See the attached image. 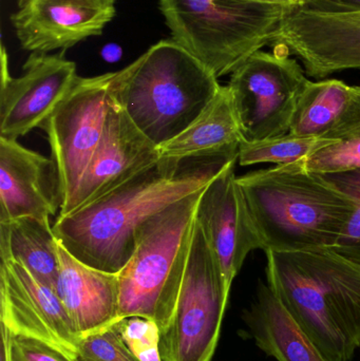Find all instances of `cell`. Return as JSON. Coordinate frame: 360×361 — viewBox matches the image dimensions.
I'll use <instances>...</instances> for the list:
<instances>
[{
	"label": "cell",
	"instance_id": "6da1fadb",
	"mask_svg": "<svg viewBox=\"0 0 360 361\" xmlns=\"http://www.w3.org/2000/svg\"><path fill=\"white\" fill-rule=\"evenodd\" d=\"M239 154L175 160L156 164L107 195L66 216L53 231L61 245L84 264L118 274L132 256L142 227L159 212L209 186Z\"/></svg>",
	"mask_w": 360,
	"mask_h": 361
},
{
	"label": "cell",
	"instance_id": "7a4b0ae2",
	"mask_svg": "<svg viewBox=\"0 0 360 361\" xmlns=\"http://www.w3.org/2000/svg\"><path fill=\"white\" fill-rule=\"evenodd\" d=\"M268 284L327 361L360 348V264L334 250H266Z\"/></svg>",
	"mask_w": 360,
	"mask_h": 361
},
{
	"label": "cell",
	"instance_id": "3957f363",
	"mask_svg": "<svg viewBox=\"0 0 360 361\" xmlns=\"http://www.w3.org/2000/svg\"><path fill=\"white\" fill-rule=\"evenodd\" d=\"M266 250H335L354 202L304 161L237 177Z\"/></svg>",
	"mask_w": 360,
	"mask_h": 361
},
{
	"label": "cell",
	"instance_id": "277c9868",
	"mask_svg": "<svg viewBox=\"0 0 360 361\" xmlns=\"http://www.w3.org/2000/svg\"><path fill=\"white\" fill-rule=\"evenodd\" d=\"M218 78L173 39L152 44L116 72L111 94L154 145L183 133L215 99Z\"/></svg>",
	"mask_w": 360,
	"mask_h": 361
},
{
	"label": "cell",
	"instance_id": "5b68a950",
	"mask_svg": "<svg viewBox=\"0 0 360 361\" xmlns=\"http://www.w3.org/2000/svg\"><path fill=\"white\" fill-rule=\"evenodd\" d=\"M204 189L159 212L142 227L132 256L118 274V322L132 316L148 318L158 324L161 333L168 326L187 267Z\"/></svg>",
	"mask_w": 360,
	"mask_h": 361
},
{
	"label": "cell",
	"instance_id": "8992f818",
	"mask_svg": "<svg viewBox=\"0 0 360 361\" xmlns=\"http://www.w3.org/2000/svg\"><path fill=\"white\" fill-rule=\"evenodd\" d=\"M159 8L171 39L218 78L232 74L251 55L272 44L281 21L292 12L230 0H159Z\"/></svg>",
	"mask_w": 360,
	"mask_h": 361
},
{
	"label": "cell",
	"instance_id": "52a82bcc",
	"mask_svg": "<svg viewBox=\"0 0 360 361\" xmlns=\"http://www.w3.org/2000/svg\"><path fill=\"white\" fill-rule=\"evenodd\" d=\"M230 293L219 262L197 222L177 305L161 333L163 361L213 360Z\"/></svg>",
	"mask_w": 360,
	"mask_h": 361
},
{
	"label": "cell",
	"instance_id": "ba28073f",
	"mask_svg": "<svg viewBox=\"0 0 360 361\" xmlns=\"http://www.w3.org/2000/svg\"><path fill=\"white\" fill-rule=\"evenodd\" d=\"M304 68L283 47L260 50L230 75L232 95L242 141L258 142L290 133L298 99L308 82Z\"/></svg>",
	"mask_w": 360,
	"mask_h": 361
},
{
	"label": "cell",
	"instance_id": "9c48e42d",
	"mask_svg": "<svg viewBox=\"0 0 360 361\" xmlns=\"http://www.w3.org/2000/svg\"><path fill=\"white\" fill-rule=\"evenodd\" d=\"M116 72L77 78L52 114L42 123L61 180L63 214L101 141Z\"/></svg>",
	"mask_w": 360,
	"mask_h": 361
},
{
	"label": "cell",
	"instance_id": "30bf717a",
	"mask_svg": "<svg viewBox=\"0 0 360 361\" xmlns=\"http://www.w3.org/2000/svg\"><path fill=\"white\" fill-rule=\"evenodd\" d=\"M272 44L297 56L311 78L360 69V6L315 0L281 21Z\"/></svg>",
	"mask_w": 360,
	"mask_h": 361
},
{
	"label": "cell",
	"instance_id": "8fae6325",
	"mask_svg": "<svg viewBox=\"0 0 360 361\" xmlns=\"http://www.w3.org/2000/svg\"><path fill=\"white\" fill-rule=\"evenodd\" d=\"M76 65L65 52L29 55L23 73L13 78L6 48H1L0 137L17 141L39 128L65 97L75 78Z\"/></svg>",
	"mask_w": 360,
	"mask_h": 361
},
{
	"label": "cell",
	"instance_id": "7c38bea8",
	"mask_svg": "<svg viewBox=\"0 0 360 361\" xmlns=\"http://www.w3.org/2000/svg\"><path fill=\"white\" fill-rule=\"evenodd\" d=\"M0 320L11 334L42 341L76 361L82 337L56 290L12 260L0 264Z\"/></svg>",
	"mask_w": 360,
	"mask_h": 361
},
{
	"label": "cell",
	"instance_id": "4fadbf2b",
	"mask_svg": "<svg viewBox=\"0 0 360 361\" xmlns=\"http://www.w3.org/2000/svg\"><path fill=\"white\" fill-rule=\"evenodd\" d=\"M116 15V0H17L10 21L23 50L65 52L101 36Z\"/></svg>",
	"mask_w": 360,
	"mask_h": 361
},
{
	"label": "cell",
	"instance_id": "5bb4252c",
	"mask_svg": "<svg viewBox=\"0 0 360 361\" xmlns=\"http://www.w3.org/2000/svg\"><path fill=\"white\" fill-rule=\"evenodd\" d=\"M160 150L110 99L101 141L82 175L66 216L97 201L160 160Z\"/></svg>",
	"mask_w": 360,
	"mask_h": 361
},
{
	"label": "cell",
	"instance_id": "9a60e30c",
	"mask_svg": "<svg viewBox=\"0 0 360 361\" xmlns=\"http://www.w3.org/2000/svg\"><path fill=\"white\" fill-rule=\"evenodd\" d=\"M236 164L203 190L197 210V222L219 262L228 290L249 252L266 250L237 182Z\"/></svg>",
	"mask_w": 360,
	"mask_h": 361
},
{
	"label": "cell",
	"instance_id": "2e32d148",
	"mask_svg": "<svg viewBox=\"0 0 360 361\" xmlns=\"http://www.w3.org/2000/svg\"><path fill=\"white\" fill-rule=\"evenodd\" d=\"M63 204L52 159L0 137V222L33 216L48 219Z\"/></svg>",
	"mask_w": 360,
	"mask_h": 361
},
{
	"label": "cell",
	"instance_id": "e0dca14e",
	"mask_svg": "<svg viewBox=\"0 0 360 361\" xmlns=\"http://www.w3.org/2000/svg\"><path fill=\"white\" fill-rule=\"evenodd\" d=\"M58 257L56 293L78 335L84 337L118 322V274L106 273L84 264L61 242Z\"/></svg>",
	"mask_w": 360,
	"mask_h": 361
},
{
	"label": "cell",
	"instance_id": "ac0fdd59",
	"mask_svg": "<svg viewBox=\"0 0 360 361\" xmlns=\"http://www.w3.org/2000/svg\"><path fill=\"white\" fill-rule=\"evenodd\" d=\"M242 319L257 347L277 361H327L268 284L259 281Z\"/></svg>",
	"mask_w": 360,
	"mask_h": 361
},
{
	"label": "cell",
	"instance_id": "d6986e66",
	"mask_svg": "<svg viewBox=\"0 0 360 361\" xmlns=\"http://www.w3.org/2000/svg\"><path fill=\"white\" fill-rule=\"evenodd\" d=\"M240 125L228 86H221L204 111L178 137L160 146L161 158L187 160L239 154Z\"/></svg>",
	"mask_w": 360,
	"mask_h": 361
},
{
	"label": "cell",
	"instance_id": "ffe728a7",
	"mask_svg": "<svg viewBox=\"0 0 360 361\" xmlns=\"http://www.w3.org/2000/svg\"><path fill=\"white\" fill-rule=\"evenodd\" d=\"M58 239L50 218L23 216L0 222V258L12 260L56 290L59 276Z\"/></svg>",
	"mask_w": 360,
	"mask_h": 361
},
{
	"label": "cell",
	"instance_id": "44dd1931",
	"mask_svg": "<svg viewBox=\"0 0 360 361\" xmlns=\"http://www.w3.org/2000/svg\"><path fill=\"white\" fill-rule=\"evenodd\" d=\"M352 97L353 86L342 80H310L298 99L290 133L321 139L337 126Z\"/></svg>",
	"mask_w": 360,
	"mask_h": 361
},
{
	"label": "cell",
	"instance_id": "7402d4cb",
	"mask_svg": "<svg viewBox=\"0 0 360 361\" xmlns=\"http://www.w3.org/2000/svg\"><path fill=\"white\" fill-rule=\"evenodd\" d=\"M304 165L319 175L360 171L359 86H353L352 101L337 126L321 137L319 145L304 159Z\"/></svg>",
	"mask_w": 360,
	"mask_h": 361
},
{
	"label": "cell",
	"instance_id": "603a6c76",
	"mask_svg": "<svg viewBox=\"0 0 360 361\" xmlns=\"http://www.w3.org/2000/svg\"><path fill=\"white\" fill-rule=\"evenodd\" d=\"M321 142V139L297 137L290 133L283 137L252 143L241 141L238 162L241 166L264 163L283 165L299 162L304 161Z\"/></svg>",
	"mask_w": 360,
	"mask_h": 361
},
{
	"label": "cell",
	"instance_id": "cb8c5ba5",
	"mask_svg": "<svg viewBox=\"0 0 360 361\" xmlns=\"http://www.w3.org/2000/svg\"><path fill=\"white\" fill-rule=\"evenodd\" d=\"M131 353L139 361H163L161 330L154 320L139 316L124 318L113 324Z\"/></svg>",
	"mask_w": 360,
	"mask_h": 361
},
{
	"label": "cell",
	"instance_id": "d4e9b609",
	"mask_svg": "<svg viewBox=\"0 0 360 361\" xmlns=\"http://www.w3.org/2000/svg\"><path fill=\"white\" fill-rule=\"evenodd\" d=\"M325 176L354 202V210L334 250L360 264V171Z\"/></svg>",
	"mask_w": 360,
	"mask_h": 361
},
{
	"label": "cell",
	"instance_id": "484cf974",
	"mask_svg": "<svg viewBox=\"0 0 360 361\" xmlns=\"http://www.w3.org/2000/svg\"><path fill=\"white\" fill-rule=\"evenodd\" d=\"M76 361H139L131 353L116 326L82 337Z\"/></svg>",
	"mask_w": 360,
	"mask_h": 361
},
{
	"label": "cell",
	"instance_id": "4316f807",
	"mask_svg": "<svg viewBox=\"0 0 360 361\" xmlns=\"http://www.w3.org/2000/svg\"><path fill=\"white\" fill-rule=\"evenodd\" d=\"M1 345L8 361H73L42 341L11 334L2 326Z\"/></svg>",
	"mask_w": 360,
	"mask_h": 361
},
{
	"label": "cell",
	"instance_id": "83f0119b",
	"mask_svg": "<svg viewBox=\"0 0 360 361\" xmlns=\"http://www.w3.org/2000/svg\"><path fill=\"white\" fill-rule=\"evenodd\" d=\"M237 4L244 6H275V8H285L293 11L306 8L312 4L315 0H230Z\"/></svg>",
	"mask_w": 360,
	"mask_h": 361
},
{
	"label": "cell",
	"instance_id": "f1b7e54d",
	"mask_svg": "<svg viewBox=\"0 0 360 361\" xmlns=\"http://www.w3.org/2000/svg\"><path fill=\"white\" fill-rule=\"evenodd\" d=\"M346 1L350 2V4H356V6H360V0H346Z\"/></svg>",
	"mask_w": 360,
	"mask_h": 361
}]
</instances>
